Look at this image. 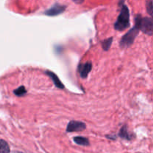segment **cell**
Instances as JSON below:
<instances>
[{
    "mask_svg": "<svg viewBox=\"0 0 153 153\" xmlns=\"http://www.w3.org/2000/svg\"><path fill=\"white\" fill-rule=\"evenodd\" d=\"M45 73H46V74H47L48 76H49V77L52 80L54 84H55V86L57 87V88H61V89L64 88V85L62 83V82H61V81L60 80V79L58 78V76H57L55 73H53L52 71H50V70H46V72H45Z\"/></svg>",
    "mask_w": 153,
    "mask_h": 153,
    "instance_id": "cell-7",
    "label": "cell"
},
{
    "mask_svg": "<svg viewBox=\"0 0 153 153\" xmlns=\"http://www.w3.org/2000/svg\"><path fill=\"white\" fill-rule=\"evenodd\" d=\"M113 42V38H109L105 39V40H102V46L104 50L107 51L110 49L111 46V44Z\"/></svg>",
    "mask_w": 153,
    "mask_h": 153,
    "instance_id": "cell-11",
    "label": "cell"
},
{
    "mask_svg": "<svg viewBox=\"0 0 153 153\" xmlns=\"http://www.w3.org/2000/svg\"><path fill=\"white\" fill-rule=\"evenodd\" d=\"M73 140L76 143H77L78 145L80 146H88L90 144L89 140H88V138L84 137V136H75L73 138Z\"/></svg>",
    "mask_w": 153,
    "mask_h": 153,
    "instance_id": "cell-9",
    "label": "cell"
},
{
    "mask_svg": "<svg viewBox=\"0 0 153 153\" xmlns=\"http://www.w3.org/2000/svg\"><path fill=\"white\" fill-rule=\"evenodd\" d=\"M118 135H119L121 138L127 140H132L133 138H134V134L128 132L126 125H123L121 128L119 132V134Z\"/></svg>",
    "mask_w": 153,
    "mask_h": 153,
    "instance_id": "cell-8",
    "label": "cell"
},
{
    "mask_svg": "<svg viewBox=\"0 0 153 153\" xmlns=\"http://www.w3.org/2000/svg\"><path fill=\"white\" fill-rule=\"evenodd\" d=\"M91 69H92V63L91 62H87L84 63V64H81L79 66V74L82 78H86L88 76V74L91 72Z\"/></svg>",
    "mask_w": 153,
    "mask_h": 153,
    "instance_id": "cell-5",
    "label": "cell"
},
{
    "mask_svg": "<svg viewBox=\"0 0 153 153\" xmlns=\"http://www.w3.org/2000/svg\"><path fill=\"white\" fill-rule=\"evenodd\" d=\"M65 6L60 5V4H55L53 7L51 8L50 9L46 10L45 12V14L46 15H48V16H56V15L63 13L64 11V10H65Z\"/></svg>",
    "mask_w": 153,
    "mask_h": 153,
    "instance_id": "cell-6",
    "label": "cell"
},
{
    "mask_svg": "<svg viewBox=\"0 0 153 153\" xmlns=\"http://www.w3.org/2000/svg\"><path fill=\"white\" fill-rule=\"evenodd\" d=\"M13 93H14L16 96H23L26 94L27 91L26 89H25V86H19V88H16V89L13 91Z\"/></svg>",
    "mask_w": 153,
    "mask_h": 153,
    "instance_id": "cell-12",
    "label": "cell"
},
{
    "mask_svg": "<svg viewBox=\"0 0 153 153\" xmlns=\"http://www.w3.org/2000/svg\"><path fill=\"white\" fill-rule=\"evenodd\" d=\"M0 153H10L8 144L3 140H0Z\"/></svg>",
    "mask_w": 153,
    "mask_h": 153,
    "instance_id": "cell-10",
    "label": "cell"
},
{
    "mask_svg": "<svg viewBox=\"0 0 153 153\" xmlns=\"http://www.w3.org/2000/svg\"><path fill=\"white\" fill-rule=\"evenodd\" d=\"M130 26L129 10L126 5H123L117 20L114 23V28L117 31L122 32Z\"/></svg>",
    "mask_w": 153,
    "mask_h": 153,
    "instance_id": "cell-1",
    "label": "cell"
},
{
    "mask_svg": "<svg viewBox=\"0 0 153 153\" xmlns=\"http://www.w3.org/2000/svg\"><path fill=\"white\" fill-rule=\"evenodd\" d=\"M140 31L139 27L137 25H134V26L132 28L129 30L123 37L120 40V46L122 48H127L129 47L134 43V40L135 38L137 37L138 32Z\"/></svg>",
    "mask_w": 153,
    "mask_h": 153,
    "instance_id": "cell-3",
    "label": "cell"
},
{
    "mask_svg": "<svg viewBox=\"0 0 153 153\" xmlns=\"http://www.w3.org/2000/svg\"><path fill=\"white\" fill-rule=\"evenodd\" d=\"M86 128V124L85 122H82L80 121H75L72 120L68 123L67 127V132H76L82 131L85 130Z\"/></svg>",
    "mask_w": 153,
    "mask_h": 153,
    "instance_id": "cell-4",
    "label": "cell"
},
{
    "mask_svg": "<svg viewBox=\"0 0 153 153\" xmlns=\"http://www.w3.org/2000/svg\"><path fill=\"white\" fill-rule=\"evenodd\" d=\"M146 9L147 12L153 16V2L152 0H147L146 2Z\"/></svg>",
    "mask_w": 153,
    "mask_h": 153,
    "instance_id": "cell-13",
    "label": "cell"
},
{
    "mask_svg": "<svg viewBox=\"0 0 153 153\" xmlns=\"http://www.w3.org/2000/svg\"><path fill=\"white\" fill-rule=\"evenodd\" d=\"M18 153H22V152H18Z\"/></svg>",
    "mask_w": 153,
    "mask_h": 153,
    "instance_id": "cell-15",
    "label": "cell"
},
{
    "mask_svg": "<svg viewBox=\"0 0 153 153\" xmlns=\"http://www.w3.org/2000/svg\"><path fill=\"white\" fill-rule=\"evenodd\" d=\"M135 24L143 33L153 35V19L152 18L141 17L138 15L135 17Z\"/></svg>",
    "mask_w": 153,
    "mask_h": 153,
    "instance_id": "cell-2",
    "label": "cell"
},
{
    "mask_svg": "<svg viewBox=\"0 0 153 153\" xmlns=\"http://www.w3.org/2000/svg\"><path fill=\"white\" fill-rule=\"evenodd\" d=\"M73 1L74 2L77 3V4H82L84 2V0H73Z\"/></svg>",
    "mask_w": 153,
    "mask_h": 153,
    "instance_id": "cell-14",
    "label": "cell"
}]
</instances>
